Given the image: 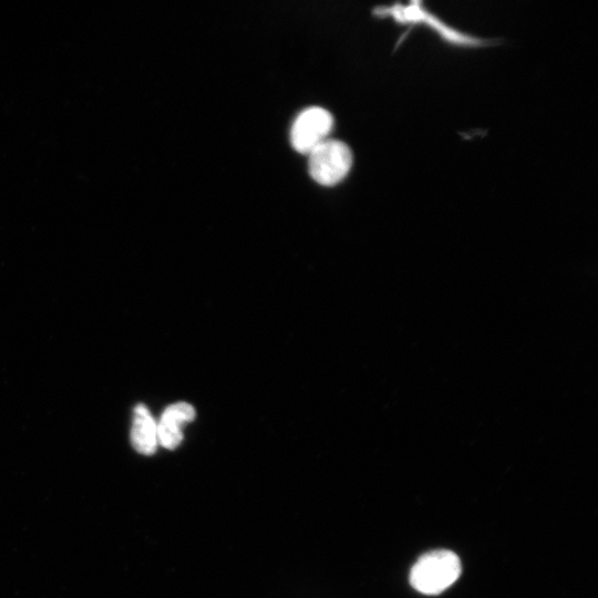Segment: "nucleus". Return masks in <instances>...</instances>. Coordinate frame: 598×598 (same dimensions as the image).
Here are the masks:
<instances>
[{
    "mask_svg": "<svg viewBox=\"0 0 598 598\" xmlns=\"http://www.w3.org/2000/svg\"><path fill=\"white\" fill-rule=\"evenodd\" d=\"M131 442L133 447L144 455H152L158 443L156 422L143 404L134 408Z\"/></svg>",
    "mask_w": 598,
    "mask_h": 598,
    "instance_id": "obj_5",
    "label": "nucleus"
},
{
    "mask_svg": "<svg viewBox=\"0 0 598 598\" xmlns=\"http://www.w3.org/2000/svg\"><path fill=\"white\" fill-rule=\"evenodd\" d=\"M457 555L436 549L422 555L411 568L410 584L421 594L437 595L454 584L461 575Z\"/></svg>",
    "mask_w": 598,
    "mask_h": 598,
    "instance_id": "obj_1",
    "label": "nucleus"
},
{
    "mask_svg": "<svg viewBox=\"0 0 598 598\" xmlns=\"http://www.w3.org/2000/svg\"><path fill=\"white\" fill-rule=\"evenodd\" d=\"M195 417L194 408L186 402H177L167 406L157 426V441L167 450H175L183 441L184 424Z\"/></svg>",
    "mask_w": 598,
    "mask_h": 598,
    "instance_id": "obj_4",
    "label": "nucleus"
},
{
    "mask_svg": "<svg viewBox=\"0 0 598 598\" xmlns=\"http://www.w3.org/2000/svg\"><path fill=\"white\" fill-rule=\"evenodd\" d=\"M333 127V117L322 107L312 106L303 110L293 121L290 142L293 148L309 154L317 145L328 138Z\"/></svg>",
    "mask_w": 598,
    "mask_h": 598,
    "instance_id": "obj_3",
    "label": "nucleus"
},
{
    "mask_svg": "<svg viewBox=\"0 0 598 598\" xmlns=\"http://www.w3.org/2000/svg\"><path fill=\"white\" fill-rule=\"evenodd\" d=\"M308 158L310 176L324 186L341 182L352 166L350 147L338 140H324L308 154Z\"/></svg>",
    "mask_w": 598,
    "mask_h": 598,
    "instance_id": "obj_2",
    "label": "nucleus"
}]
</instances>
